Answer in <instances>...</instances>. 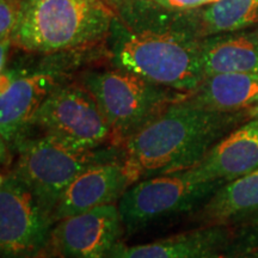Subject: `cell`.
I'll use <instances>...</instances> for the list:
<instances>
[{
	"label": "cell",
	"mask_w": 258,
	"mask_h": 258,
	"mask_svg": "<svg viewBox=\"0 0 258 258\" xmlns=\"http://www.w3.org/2000/svg\"><path fill=\"white\" fill-rule=\"evenodd\" d=\"M106 2L109 3V4H114V3H116V2H118V0H106Z\"/></svg>",
	"instance_id": "cell-24"
},
{
	"label": "cell",
	"mask_w": 258,
	"mask_h": 258,
	"mask_svg": "<svg viewBox=\"0 0 258 258\" xmlns=\"http://www.w3.org/2000/svg\"><path fill=\"white\" fill-rule=\"evenodd\" d=\"M114 9L106 0H43L25 5L12 48L54 54L93 48L105 41Z\"/></svg>",
	"instance_id": "cell-3"
},
{
	"label": "cell",
	"mask_w": 258,
	"mask_h": 258,
	"mask_svg": "<svg viewBox=\"0 0 258 258\" xmlns=\"http://www.w3.org/2000/svg\"><path fill=\"white\" fill-rule=\"evenodd\" d=\"M106 37L112 66L158 85L190 93L205 79L196 10L180 11L154 0H118Z\"/></svg>",
	"instance_id": "cell-1"
},
{
	"label": "cell",
	"mask_w": 258,
	"mask_h": 258,
	"mask_svg": "<svg viewBox=\"0 0 258 258\" xmlns=\"http://www.w3.org/2000/svg\"><path fill=\"white\" fill-rule=\"evenodd\" d=\"M118 145L96 150H77L56 139L41 134L25 138L15 148L11 170L54 213L59 200L71 183L96 164L124 157Z\"/></svg>",
	"instance_id": "cell-6"
},
{
	"label": "cell",
	"mask_w": 258,
	"mask_h": 258,
	"mask_svg": "<svg viewBox=\"0 0 258 258\" xmlns=\"http://www.w3.org/2000/svg\"><path fill=\"white\" fill-rule=\"evenodd\" d=\"M138 180V173L125 156L96 164L80 173L64 190L54 211L55 221L118 202Z\"/></svg>",
	"instance_id": "cell-12"
},
{
	"label": "cell",
	"mask_w": 258,
	"mask_h": 258,
	"mask_svg": "<svg viewBox=\"0 0 258 258\" xmlns=\"http://www.w3.org/2000/svg\"><path fill=\"white\" fill-rule=\"evenodd\" d=\"M203 37L258 27V0H218L196 9Z\"/></svg>",
	"instance_id": "cell-17"
},
{
	"label": "cell",
	"mask_w": 258,
	"mask_h": 258,
	"mask_svg": "<svg viewBox=\"0 0 258 258\" xmlns=\"http://www.w3.org/2000/svg\"><path fill=\"white\" fill-rule=\"evenodd\" d=\"M80 83L96 99L111 131L112 143L118 146L170 104L189 95L117 67L86 71L82 74Z\"/></svg>",
	"instance_id": "cell-5"
},
{
	"label": "cell",
	"mask_w": 258,
	"mask_h": 258,
	"mask_svg": "<svg viewBox=\"0 0 258 258\" xmlns=\"http://www.w3.org/2000/svg\"><path fill=\"white\" fill-rule=\"evenodd\" d=\"M205 78L221 73L258 72V40L249 31H234L202 38Z\"/></svg>",
	"instance_id": "cell-16"
},
{
	"label": "cell",
	"mask_w": 258,
	"mask_h": 258,
	"mask_svg": "<svg viewBox=\"0 0 258 258\" xmlns=\"http://www.w3.org/2000/svg\"><path fill=\"white\" fill-rule=\"evenodd\" d=\"M186 98L194 104L214 111L250 110L258 104V72L207 77Z\"/></svg>",
	"instance_id": "cell-15"
},
{
	"label": "cell",
	"mask_w": 258,
	"mask_h": 258,
	"mask_svg": "<svg viewBox=\"0 0 258 258\" xmlns=\"http://www.w3.org/2000/svg\"><path fill=\"white\" fill-rule=\"evenodd\" d=\"M225 258H258V247H254V249L243 251V252L232 254V256L225 257Z\"/></svg>",
	"instance_id": "cell-20"
},
{
	"label": "cell",
	"mask_w": 258,
	"mask_h": 258,
	"mask_svg": "<svg viewBox=\"0 0 258 258\" xmlns=\"http://www.w3.org/2000/svg\"><path fill=\"white\" fill-rule=\"evenodd\" d=\"M253 225L250 226V232L251 235H252V239H253V244L254 246L258 247V219L257 220H253Z\"/></svg>",
	"instance_id": "cell-21"
},
{
	"label": "cell",
	"mask_w": 258,
	"mask_h": 258,
	"mask_svg": "<svg viewBox=\"0 0 258 258\" xmlns=\"http://www.w3.org/2000/svg\"><path fill=\"white\" fill-rule=\"evenodd\" d=\"M251 118L250 110L224 112L183 98L122 145L139 180L198 165L221 139Z\"/></svg>",
	"instance_id": "cell-2"
},
{
	"label": "cell",
	"mask_w": 258,
	"mask_h": 258,
	"mask_svg": "<svg viewBox=\"0 0 258 258\" xmlns=\"http://www.w3.org/2000/svg\"><path fill=\"white\" fill-rule=\"evenodd\" d=\"M250 32H251V35H252L254 38H257V40H258V27L254 28L253 30H250Z\"/></svg>",
	"instance_id": "cell-23"
},
{
	"label": "cell",
	"mask_w": 258,
	"mask_h": 258,
	"mask_svg": "<svg viewBox=\"0 0 258 258\" xmlns=\"http://www.w3.org/2000/svg\"><path fill=\"white\" fill-rule=\"evenodd\" d=\"M202 225H237L258 219V167L226 183L198 211Z\"/></svg>",
	"instance_id": "cell-14"
},
{
	"label": "cell",
	"mask_w": 258,
	"mask_h": 258,
	"mask_svg": "<svg viewBox=\"0 0 258 258\" xmlns=\"http://www.w3.org/2000/svg\"><path fill=\"white\" fill-rule=\"evenodd\" d=\"M79 49L46 54L47 57L29 64H8L2 71L0 90V139L3 161H11L15 148L32 133L35 115L70 72L88 59Z\"/></svg>",
	"instance_id": "cell-4"
},
{
	"label": "cell",
	"mask_w": 258,
	"mask_h": 258,
	"mask_svg": "<svg viewBox=\"0 0 258 258\" xmlns=\"http://www.w3.org/2000/svg\"><path fill=\"white\" fill-rule=\"evenodd\" d=\"M224 184L203 179L192 167L152 176L129 186L117 203L118 211L125 230L135 232L202 206Z\"/></svg>",
	"instance_id": "cell-7"
},
{
	"label": "cell",
	"mask_w": 258,
	"mask_h": 258,
	"mask_svg": "<svg viewBox=\"0 0 258 258\" xmlns=\"http://www.w3.org/2000/svg\"><path fill=\"white\" fill-rule=\"evenodd\" d=\"M77 150L112 145V134L96 99L82 83L69 82L54 90L38 109L32 131Z\"/></svg>",
	"instance_id": "cell-9"
},
{
	"label": "cell",
	"mask_w": 258,
	"mask_h": 258,
	"mask_svg": "<svg viewBox=\"0 0 258 258\" xmlns=\"http://www.w3.org/2000/svg\"><path fill=\"white\" fill-rule=\"evenodd\" d=\"M54 213L11 170L0 178L2 258H42L51 246Z\"/></svg>",
	"instance_id": "cell-8"
},
{
	"label": "cell",
	"mask_w": 258,
	"mask_h": 258,
	"mask_svg": "<svg viewBox=\"0 0 258 258\" xmlns=\"http://www.w3.org/2000/svg\"><path fill=\"white\" fill-rule=\"evenodd\" d=\"M258 167V117L238 125L192 169L203 179L231 182Z\"/></svg>",
	"instance_id": "cell-13"
},
{
	"label": "cell",
	"mask_w": 258,
	"mask_h": 258,
	"mask_svg": "<svg viewBox=\"0 0 258 258\" xmlns=\"http://www.w3.org/2000/svg\"><path fill=\"white\" fill-rule=\"evenodd\" d=\"M42 258H43V257H42Z\"/></svg>",
	"instance_id": "cell-25"
},
{
	"label": "cell",
	"mask_w": 258,
	"mask_h": 258,
	"mask_svg": "<svg viewBox=\"0 0 258 258\" xmlns=\"http://www.w3.org/2000/svg\"><path fill=\"white\" fill-rule=\"evenodd\" d=\"M23 11V0H0V66H8L12 37Z\"/></svg>",
	"instance_id": "cell-18"
},
{
	"label": "cell",
	"mask_w": 258,
	"mask_h": 258,
	"mask_svg": "<svg viewBox=\"0 0 258 258\" xmlns=\"http://www.w3.org/2000/svg\"><path fill=\"white\" fill-rule=\"evenodd\" d=\"M38 2H43V0H23V3L25 5L35 4V3H38Z\"/></svg>",
	"instance_id": "cell-22"
},
{
	"label": "cell",
	"mask_w": 258,
	"mask_h": 258,
	"mask_svg": "<svg viewBox=\"0 0 258 258\" xmlns=\"http://www.w3.org/2000/svg\"><path fill=\"white\" fill-rule=\"evenodd\" d=\"M124 225L116 203L57 221L51 246L63 258H114Z\"/></svg>",
	"instance_id": "cell-10"
},
{
	"label": "cell",
	"mask_w": 258,
	"mask_h": 258,
	"mask_svg": "<svg viewBox=\"0 0 258 258\" xmlns=\"http://www.w3.org/2000/svg\"><path fill=\"white\" fill-rule=\"evenodd\" d=\"M158 4L165 6L172 10H180V11H189L211 5L218 0H154Z\"/></svg>",
	"instance_id": "cell-19"
},
{
	"label": "cell",
	"mask_w": 258,
	"mask_h": 258,
	"mask_svg": "<svg viewBox=\"0 0 258 258\" xmlns=\"http://www.w3.org/2000/svg\"><path fill=\"white\" fill-rule=\"evenodd\" d=\"M247 251L235 225H202L148 244L121 245L114 258H225Z\"/></svg>",
	"instance_id": "cell-11"
}]
</instances>
